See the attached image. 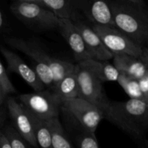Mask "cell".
Returning <instances> with one entry per match:
<instances>
[{"label":"cell","instance_id":"19","mask_svg":"<svg viewBox=\"0 0 148 148\" xmlns=\"http://www.w3.org/2000/svg\"><path fill=\"white\" fill-rule=\"evenodd\" d=\"M30 117L33 121L38 147L40 148H53L52 144V134L48 121L40 120L32 115H30Z\"/></svg>","mask_w":148,"mask_h":148},{"label":"cell","instance_id":"2","mask_svg":"<svg viewBox=\"0 0 148 148\" xmlns=\"http://www.w3.org/2000/svg\"><path fill=\"white\" fill-rule=\"evenodd\" d=\"M106 119L134 137H140L148 127V106L142 101L111 102Z\"/></svg>","mask_w":148,"mask_h":148},{"label":"cell","instance_id":"17","mask_svg":"<svg viewBox=\"0 0 148 148\" xmlns=\"http://www.w3.org/2000/svg\"><path fill=\"white\" fill-rule=\"evenodd\" d=\"M51 91L56 94L62 104L77 98L79 96V85L76 72L66 76Z\"/></svg>","mask_w":148,"mask_h":148},{"label":"cell","instance_id":"6","mask_svg":"<svg viewBox=\"0 0 148 148\" xmlns=\"http://www.w3.org/2000/svg\"><path fill=\"white\" fill-rule=\"evenodd\" d=\"M92 27L101 38L106 47L114 55L127 54L138 58L142 56L143 48L116 27L97 25Z\"/></svg>","mask_w":148,"mask_h":148},{"label":"cell","instance_id":"26","mask_svg":"<svg viewBox=\"0 0 148 148\" xmlns=\"http://www.w3.org/2000/svg\"><path fill=\"white\" fill-rule=\"evenodd\" d=\"M0 148H12L4 134L0 132Z\"/></svg>","mask_w":148,"mask_h":148},{"label":"cell","instance_id":"9","mask_svg":"<svg viewBox=\"0 0 148 148\" xmlns=\"http://www.w3.org/2000/svg\"><path fill=\"white\" fill-rule=\"evenodd\" d=\"M0 51L5 59L9 69L17 74L23 80L30 85L35 92H40L44 89L43 82L40 81L33 68L30 67L17 53L6 48L0 46Z\"/></svg>","mask_w":148,"mask_h":148},{"label":"cell","instance_id":"24","mask_svg":"<svg viewBox=\"0 0 148 148\" xmlns=\"http://www.w3.org/2000/svg\"><path fill=\"white\" fill-rule=\"evenodd\" d=\"M0 87L2 88L6 94L14 93L16 92L14 85L8 77L5 69L0 62Z\"/></svg>","mask_w":148,"mask_h":148},{"label":"cell","instance_id":"20","mask_svg":"<svg viewBox=\"0 0 148 148\" xmlns=\"http://www.w3.org/2000/svg\"><path fill=\"white\" fill-rule=\"evenodd\" d=\"M47 121L52 134L53 147L74 148L59 119H53Z\"/></svg>","mask_w":148,"mask_h":148},{"label":"cell","instance_id":"5","mask_svg":"<svg viewBox=\"0 0 148 148\" xmlns=\"http://www.w3.org/2000/svg\"><path fill=\"white\" fill-rule=\"evenodd\" d=\"M76 75L79 85V96L93 104L102 111L105 119L106 114L111 101L108 99L104 92L103 82L90 71L80 64H76Z\"/></svg>","mask_w":148,"mask_h":148},{"label":"cell","instance_id":"25","mask_svg":"<svg viewBox=\"0 0 148 148\" xmlns=\"http://www.w3.org/2000/svg\"><path fill=\"white\" fill-rule=\"evenodd\" d=\"M143 96V101L148 106V72L144 77L139 80Z\"/></svg>","mask_w":148,"mask_h":148},{"label":"cell","instance_id":"14","mask_svg":"<svg viewBox=\"0 0 148 148\" xmlns=\"http://www.w3.org/2000/svg\"><path fill=\"white\" fill-rule=\"evenodd\" d=\"M114 65L119 73L140 80L148 72V66L140 58L127 54L114 55Z\"/></svg>","mask_w":148,"mask_h":148},{"label":"cell","instance_id":"10","mask_svg":"<svg viewBox=\"0 0 148 148\" xmlns=\"http://www.w3.org/2000/svg\"><path fill=\"white\" fill-rule=\"evenodd\" d=\"M79 9L93 25L114 27V17L109 1L78 0Z\"/></svg>","mask_w":148,"mask_h":148},{"label":"cell","instance_id":"23","mask_svg":"<svg viewBox=\"0 0 148 148\" xmlns=\"http://www.w3.org/2000/svg\"><path fill=\"white\" fill-rule=\"evenodd\" d=\"M82 128L81 133L78 134L77 140L79 148H100L95 134Z\"/></svg>","mask_w":148,"mask_h":148},{"label":"cell","instance_id":"3","mask_svg":"<svg viewBox=\"0 0 148 148\" xmlns=\"http://www.w3.org/2000/svg\"><path fill=\"white\" fill-rule=\"evenodd\" d=\"M12 12L27 27L38 31L58 30L60 19L30 0H20L10 6Z\"/></svg>","mask_w":148,"mask_h":148},{"label":"cell","instance_id":"29","mask_svg":"<svg viewBox=\"0 0 148 148\" xmlns=\"http://www.w3.org/2000/svg\"><path fill=\"white\" fill-rule=\"evenodd\" d=\"M2 24H3V18H2V14H1V11H0V28H1V27L2 26Z\"/></svg>","mask_w":148,"mask_h":148},{"label":"cell","instance_id":"8","mask_svg":"<svg viewBox=\"0 0 148 148\" xmlns=\"http://www.w3.org/2000/svg\"><path fill=\"white\" fill-rule=\"evenodd\" d=\"M7 108L14 129L27 143L36 148L38 147L33 121L23 104L17 102L14 98H10L7 101Z\"/></svg>","mask_w":148,"mask_h":148},{"label":"cell","instance_id":"30","mask_svg":"<svg viewBox=\"0 0 148 148\" xmlns=\"http://www.w3.org/2000/svg\"><path fill=\"white\" fill-rule=\"evenodd\" d=\"M3 122V114H1V112L0 111V126L1 125Z\"/></svg>","mask_w":148,"mask_h":148},{"label":"cell","instance_id":"15","mask_svg":"<svg viewBox=\"0 0 148 148\" xmlns=\"http://www.w3.org/2000/svg\"><path fill=\"white\" fill-rule=\"evenodd\" d=\"M6 42L11 47L21 51L26 56L34 61V64L49 65L51 64L53 56H51L43 51L40 46L35 44L33 42L19 38H9Z\"/></svg>","mask_w":148,"mask_h":148},{"label":"cell","instance_id":"21","mask_svg":"<svg viewBox=\"0 0 148 148\" xmlns=\"http://www.w3.org/2000/svg\"><path fill=\"white\" fill-rule=\"evenodd\" d=\"M117 82L123 88L124 92L128 95L130 99L143 101V96L139 80L127 76L123 73H120Z\"/></svg>","mask_w":148,"mask_h":148},{"label":"cell","instance_id":"11","mask_svg":"<svg viewBox=\"0 0 148 148\" xmlns=\"http://www.w3.org/2000/svg\"><path fill=\"white\" fill-rule=\"evenodd\" d=\"M49 10L58 18L75 23L82 21L84 15L79 9L78 0H30Z\"/></svg>","mask_w":148,"mask_h":148},{"label":"cell","instance_id":"13","mask_svg":"<svg viewBox=\"0 0 148 148\" xmlns=\"http://www.w3.org/2000/svg\"><path fill=\"white\" fill-rule=\"evenodd\" d=\"M83 38L87 51L92 59L108 61L114 58V54L106 47L101 38L93 30L92 27L83 21L75 23Z\"/></svg>","mask_w":148,"mask_h":148},{"label":"cell","instance_id":"18","mask_svg":"<svg viewBox=\"0 0 148 148\" xmlns=\"http://www.w3.org/2000/svg\"><path fill=\"white\" fill-rule=\"evenodd\" d=\"M51 70L53 74V87L52 90L59 85L61 81L66 76L75 73L76 71V64L66 60H62L57 58H53L50 64Z\"/></svg>","mask_w":148,"mask_h":148},{"label":"cell","instance_id":"31","mask_svg":"<svg viewBox=\"0 0 148 148\" xmlns=\"http://www.w3.org/2000/svg\"><path fill=\"white\" fill-rule=\"evenodd\" d=\"M145 48H147V49H148V47H145Z\"/></svg>","mask_w":148,"mask_h":148},{"label":"cell","instance_id":"28","mask_svg":"<svg viewBox=\"0 0 148 148\" xmlns=\"http://www.w3.org/2000/svg\"><path fill=\"white\" fill-rule=\"evenodd\" d=\"M6 95H7V94L4 92V91L3 90L2 88L0 87V105L2 103L3 101H4V97H5Z\"/></svg>","mask_w":148,"mask_h":148},{"label":"cell","instance_id":"1","mask_svg":"<svg viewBox=\"0 0 148 148\" xmlns=\"http://www.w3.org/2000/svg\"><path fill=\"white\" fill-rule=\"evenodd\" d=\"M114 27L142 48L148 45V7L142 0L109 1Z\"/></svg>","mask_w":148,"mask_h":148},{"label":"cell","instance_id":"16","mask_svg":"<svg viewBox=\"0 0 148 148\" xmlns=\"http://www.w3.org/2000/svg\"><path fill=\"white\" fill-rule=\"evenodd\" d=\"M78 63L89 69L102 82H117L119 77V72L108 61L90 59Z\"/></svg>","mask_w":148,"mask_h":148},{"label":"cell","instance_id":"27","mask_svg":"<svg viewBox=\"0 0 148 148\" xmlns=\"http://www.w3.org/2000/svg\"><path fill=\"white\" fill-rule=\"evenodd\" d=\"M140 59L148 66V49L147 48H143V51L142 56H140Z\"/></svg>","mask_w":148,"mask_h":148},{"label":"cell","instance_id":"7","mask_svg":"<svg viewBox=\"0 0 148 148\" xmlns=\"http://www.w3.org/2000/svg\"><path fill=\"white\" fill-rule=\"evenodd\" d=\"M62 108L72 116L87 131L95 134L104 114L100 108L82 98H75L64 103Z\"/></svg>","mask_w":148,"mask_h":148},{"label":"cell","instance_id":"4","mask_svg":"<svg viewBox=\"0 0 148 148\" xmlns=\"http://www.w3.org/2000/svg\"><path fill=\"white\" fill-rule=\"evenodd\" d=\"M19 100L30 115L43 121L58 118L62 106L53 91L22 94Z\"/></svg>","mask_w":148,"mask_h":148},{"label":"cell","instance_id":"22","mask_svg":"<svg viewBox=\"0 0 148 148\" xmlns=\"http://www.w3.org/2000/svg\"><path fill=\"white\" fill-rule=\"evenodd\" d=\"M8 140L12 148H28L27 142L18 133V132L12 127H7L3 132Z\"/></svg>","mask_w":148,"mask_h":148},{"label":"cell","instance_id":"12","mask_svg":"<svg viewBox=\"0 0 148 148\" xmlns=\"http://www.w3.org/2000/svg\"><path fill=\"white\" fill-rule=\"evenodd\" d=\"M58 30L70 47L77 63L90 59L82 34L75 23L60 19Z\"/></svg>","mask_w":148,"mask_h":148}]
</instances>
